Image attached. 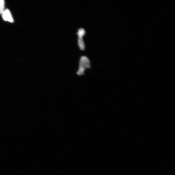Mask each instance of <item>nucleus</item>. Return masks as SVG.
Wrapping results in <instances>:
<instances>
[{
  "label": "nucleus",
  "instance_id": "nucleus-1",
  "mask_svg": "<svg viewBox=\"0 0 175 175\" xmlns=\"http://www.w3.org/2000/svg\"><path fill=\"white\" fill-rule=\"evenodd\" d=\"M90 62L89 59L85 55H82L79 60L78 69L76 74L79 76H82L85 75L86 70L90 69Z\"/></svg>",
  "mask_w": 175,
  "mask_h": 175
},
{
  "label": "nucleus",
  "instance_id": "nucleus-2",
  "mask_svg": "<svg viewBox=\"0 0 175 175\" xmlns=\"http://www.w3.org/2000/svg\"><path fill=\"white\" fill-rule=\"evenodd\" d=\"M3 17L5 21H8L11 22H13V19L11 17V15L9 10H7L4 12L3 14Z\"/></svg>",
  "mask_w": 175,
  "mask_h": 175
},
{
  "label": "nucleus",
  "instance_id": "nucleus-3",
  "mask_svg": "<svg viewBox=\"0 0 175 175\" xmlns=\"http://www.w3.org/2000/svg\"><path fill=\"white\" fill-rule=\"evenodd\" d=\"M78 44L79 49L81 50H84L85 48V42L83 38L78 37Z\"/></svg>",
  "mask_w": 175,
  "mask_h": 175
},
{
  "label": "nucleus",
  "instance_id": "nucleus-4",
  "mask_svg": "<svg viewBox=\"0 0 175 175\" xmlns=\"http://www.w3.org/2000/svg\"><path fill=\"white\" fill-rule=\"evenodd\" d=\"M85 34V30L82 28H79L78 30L77 34L78 36V37L83 38Z\"/></svg>",
  "mask_w": 175,
  "mask_h": 175
},
{
  "label": "nucleus",
  "instance_id": "nucleus-5",
  "mask_svg": "<svg viewBox=\"0 0 175 175\" xmlns=\"http://www.w3.org/2000/svg\"><path fill=\"white\" fill-rule=\"evenodd\" d=\"M4 1H0V14L3 13Z\"/></svg>",
  "mask_w": 175,
  "mask_h": 175
}]
</instances>
